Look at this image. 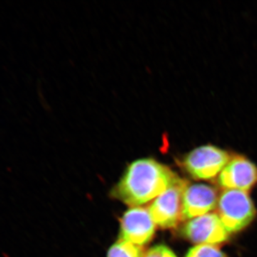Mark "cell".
<instances>
[{
	"label": "cell",
	"mask_w": 257,
	"mask_h": 257,
	"mask_svg": "<svg viewBox=\"0 0 257 257\" xmlns=\"http://www.w3.org/2000/svg\"><path fill=\"white\" fill-rule=\"evenodd\" d=\"M231 159L229 152L208 145L194 149L186 155L182 165L193 178L209 180L219 175Z\"/></svg>",
	"instance_id": "obj_3"
},
{
	"label": "cell",
	"mask_w": 257,
	"mask_h": 257,
	"mask_svg": "<svg viewBox=\"0 0 257 257\" xmlns=\"http://www.w3.org/2000/svg\"><path fill=\"white\" fill-rule=\"evenodd\" d=\"M185 257H226L219 248L210 244H199L191 248Z\"/></svg>",
	"instance_id": "obj_10"
},
{
	"label": "cell",
	"mask_w": 257,
	"mask_h": 257,
	"mask_svg": "<svg viewBox=\"0 0 257 257\" xmlns=\"http://www.w3.org/2000/svg\"><path fill=\"white\" fill-rule=\"evenodd\" d=\"M187 182L177 178L171 187L156 198L150 211L155 224L164 229L174 228L182 221V199Z\"/></svg>",
	"instance_id": "obj_4"
},
{
	"label": "cell",
	"mask_w": 257,
	"mask_h": 257,
	"mask_svg": "<svg viewBox=\"0 0 257 257\" xmlns=\"http://www.w3.org/2000/svg\"><path fill=\"white\" fill-rule=\"evenodd\" d=\"M143 257H177L175 252L165 245H157L150 248Z\"/></svg>",
	"instance_id": "obj_11"
},
{
	"label": "cell",
	"mask_w": 257,
	"mask_h": 257,
	"mask_svg": "<svg viewBox=\"0 0 257 257\" xmlns=\"http://www.w3.org/2000/svg\"><path fill=\"white\" fill-rule=\"evenodd\" d=\"M217 207L219 218L229 233L244 229L256 214L247 192L237 189H226L221 193Z\"/></svg>",
	"instance_id": "obj_2"
},
{
	"label": "cell",
	"mask_w": 257,
	"mask_h": 257,
	"mask_svg": "<svg viewBox=\"0 0 257 257\" xmlns=\"http://www.w3.org/2000/svg\"><path fill=\"white\" fill-rule=\"evenodd\" d=\"M177 178L167 166L155 159H140L128 166L111 194L124 204L136 207L158 197Z\"/></svg>",
	"instance_id": "obj_1"
},
{
	"label": "cell",
	"mask_w": 257,
	"mask_h": 257,
	"mask_svg": "<svg viewBox=\"0 0 257 257\" xmlns=\"http://www.w3.org/2000/svg\"><path fill=\"white\" fill-rule=\"evenodd\" d=\"M119 239L143 246L151 241L156 224L149 209L134 207L124 213L120 221Z\"/></svg>",
	"instance_id": "obj_5"
},
{
	"label": "cell",
	"mask_w": 257,
	"mask_h": 257,
	"mask_svg": "<svg viewBox=\"0 0 257 257\" xmlns=\"http://www.w3.org/2000/svg\"><path fill=\"white\" fill-rule=\"evenodd\" d=\"M219 201L216 189L207 184L187 186L182 199V221L207 214Z\"/></svg>",
	"instance_id": "obj_8"
},
{
	"label": "cell",
	"mask_w": 257,
	"mask_h": 257,
	"mask_svg": "<svg viewBox=\"0 0 257 257\" xmlns=\"http://www.w3.org/2000/svg\"><path fill=\"white\" fill-rule=\"evenodd\" d=\"M182 234L186 239L200 244H217L227 241L229 232L219 215L207 214L184 224Z\"/></svg>",
	"instance_id": "obj_6"
},
{
	"label": "cell",
	"mask_w": 257,
	"mask_h": 257,
	"mask_svg": "<svg viewBox=\"0 0 257 257\" xmlns=\"http://www.w3.org/2000/svg\"><path fill=\"white\" fill-rule=\"evenodd\" d=\"M142 246L119 239L113 244L107 253V257H143Z\"/></svg>",
	"instance_id": "obj_9"
},
{
	"label": "cell",
	"mask_w": 257,
	"mask_h": 257,
	"mask_svg": "<svg viewBox=\"0 0 257 257\" xmlns=\"http://www.w3.org/2000/svg\"><path fill=\"white\" fill-rule=\"evenodd\" d=\"M219 186L226 189L247 192L257 184L256 166L243 156H235L221 171Z\"/></svg>",
	"instance_id": "obj_7"
}]
</instances>
